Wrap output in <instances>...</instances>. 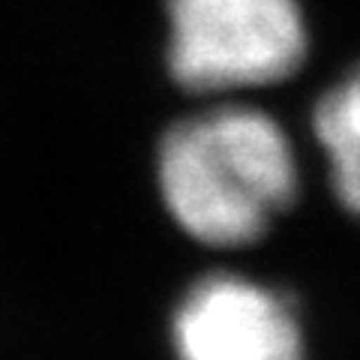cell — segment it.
I'll return each mask as SVG.
<instances>
[{
  "mask_svg": "<svg viewBox=\"0 0 360 360\" xmlns=\"http://www.w3.org/2000/svg\"><path fill=\"white\" fill-rule=\"evenodd\" d=\"M340 205L360 217V66L324 90L312 115Z\"/></svg>",
  "mask_w": 360,
  "mask_h": 360,
  "instance_id": "cell-4",
  "label": "cell"
},
{
  "mask_svg": "<svg viewBox=\"0 0 360 360\" xmlns=\"http://www.w3.org/2000/svg\"><path fill=\"white\" fill-rule=\"evenodd\" d=\"M168 63L193 94L285 82L307 58L297 0H168Z\"/></svg>",
  "mask_w": 360,
  "mask_h": 360,
  "instance_id": "cell-2",
  "label": "cell"
},
{
  "mask_svg": "<svg viewBox=\"0 0 360 360\" xmlns=\"http://www.w3.org/2000/svg\"><path fill=\"white\" fill-rule=\"evenodd\" d=\"M156 174L174 222L217 250L255 243L297 195L288 135L250 105H217L174 123Z\"/></svg>",
  "mask_w": 360,
  "mask_h": 360,
  "instance_id": "cell-1",
  "label": "cell"
},
{
  "mask_svg": "<svg viewBox=\"0 0 360 360\" xmlns=\"http://www.w3.org/2000/svg\"><path fill=\"white\" fill-rule=\"evenodd\" d=\"M177 360H303V330L285 295L238 274L189 285L174 309Z\"/></svg>",
  "mask_w": 360,
  "mask_h": 360,
  "instance_id": "cell-3",
  "label": "cell"
}]
</instances>
